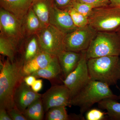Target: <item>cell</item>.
Masks as SVG:
<instances>
[{
  "mask_svg": "<svg viewBox=\"0 0 120 120\" xmlns=\"http://www.w3.org/2000/svg\"><path fill=\"white\" fill-rule=\"evenodd\" d=\"M23 64L22 58L12 61L7 58L4 62L0 60V108L8 111L15 107V90L25 77L22 72Z\"/></svg>",
  "mask_w": 120,
  "mask_h": 120,
  "instance_id": "6da1fadb",
  "label": "cell"
},
{
  "mask_svg": "<svg viewBox=\"0 0 120 120\" xmlns=\"http://www.w3.org/2000/svg\"><path fill=\"white\" fill-rule=\"evenodd\" d=\"M107 98L118 100V96L113 93L109 86L100 82L91 80L70 100L72 106L80 108L83 114L96 103Z\"/></svg>",
  "mask_w": 120,
  "mask_h": 120,
  "instance_id": "7a4b0ae2",
  "label": "cell"
},
{
  "mask_svg": "<svg viewBox=\"0 0 120 120\" xmlns=\"http://www.w3.org/2000/svg\"><path fill=\"white\" fill-rule=\"evenodd\" d=\"M87 64L91 80L109 86L116 85L120 79V56H109L90 58Z\"/></svg>",
  "mask_w": 120,
  "mask_h": 120,
  "instance_id": "3957f363",
  "label": "cell"
},
{
  "mask_svg": "<svg viewBox=\"0 0 120 120\" xmlns=\"http://www.w3.org/2000/svg\"><path fill=\"white\" fill-rule=\"evenodd\" d=\"M88 19L89 24L98 32H120V7L110 4L94 8Z\"/></svg>",
  "mask_w": 120,
  "mask_h": 120,
  "instance_id": "277c9868",
  "label": "cell"
},
{
  "mask_svg": "<svg viewBox=\"0 0 120 120\" xmlns=\"http://www.w3.org/2000/svg\"><path fill=\"white\" fill-rule=\"evenodd\" d=\"M87 59L109 56H120L118 33L98 32L86 50Z\"/></svg>",
  "mask_w": 120,
  "mask_h": 120,
  "instance_id": "5b68a950",
  "label": "cell"
},
{
  "mask_svg": "<svg viewBox=\"0 0 120 120\" xmlns=\"http://www.w3.org/2000/svg\"><path fill=\"white\" fill-rule=\"evenodd\" d=\"M41 50L57 56L64 51V39L65 34L49 24L43 27L36 34Z\"/></svg>",
  "mask_w": 120,
  "mask_h": 120,
  "instance_id": "8992f818",
  "label": "cell"
},
{
  "mask_svg": "<svg viewBox=\"0 0 120 120\" xmlns=\"http://www.w3.org/2000/svg\"><path fill=\"white\" fill-rule=\"evenodd\" d=\"M97 31L90 24L65 35L64 50L80 52L86 50Z\"/></svg>",
  "mask_w": 120,
  "mask_h": 120,
  "instance_id": "52a82bcc",
  "label": "cell"
},
{
  "mask_svg": "<svg viewBox=\"0 0 120 120\" xmlns=\"http://www.w3.org/2000/svg\"><path fill=\"white\" fill-rule=\"evenodd\" d=\"M86 52V50L81 52V59L77 67L62 80L63 84L70 91L71 99L91 80L88 71Z\"/></svg>",
  "mask_w": 120,
  "mask_h": 120,
  "instance_id": "ba28073f",
  "label": "cell"
},
{
  "mask_svg": "<svg viewBox=\"0 0 120 120\" xmlns=\"http://www.w3.org/2000/svg\"><path fill=\"white\" fill-rule=\"evenodd\" d=\"M0 34L11 40L18 48L24 34L22 21L15 15L0 8Z\"/></svg>",
  "mask_w": 120,
  "mask_h": 120,
  "instance_id": "9c48e42d",
  "label": "cell"
},
{
  "mask_svg": "<svg viewBox=\"0 0 120 120\" xmlns=\"http://www.w3.org/2000/svg\"><path fill=\"white\" fill-rule=\"evenodd\" d=\"M41 99L45 113L52 107L64 106L71 107L70 91L64 84H54L45 93Z\"/></svg>",
  "mask_w": 120,
  "mask_h": 120,
  "instance_id": "30bf717a",
  "label": "cell"
},
{
  "mask_svg": "<svg viewBox=\"0 0 120 120\" xmlns=\"http://www.w3.org/2000/svg\"><path fill=\"white\" fill-rule=\"evenodd\" d=\"M49 24L65 34L79 28L75 26L67 9L58 8L53 4L50 9Z\"/></svg>",
  "mask_w": 120,
  "mask_h": 120,
  "instance_id": "8fae6325",
  "label": "cell"
},
{
  "mask_svg": "<svg viewBox=\"0 0 120 120\" xmlns=\"http://www.w3.org/2000/svg\"><path fill=\"white\" fill-rule=\"evenodd\" d=\"M41 95L34 91L24 80L15 90L13 96L15 106L23 113L31 104L41 98Z\"/></svg>",
  "mask_w": 120,
  "mask_h": 120,
  "instance_id": "7c38bea8",
  "label": "cell"
},
{
  "mask_svg": "<svg viewBox=\"0 0 120 120\" xmlns=\"http://www.w3.org/2000/svg\"><path fill=\"white\" fill-rule=\"evenodd\" d=\"M34 0H0V8L22 20Z\"/></svg>",
  "mask_w": 120,
  "mask_h": 120,
  "instance_id": "4fadbf2b",
  "label": "cell"
},
{
  "mask_svg": "<svg viewBox=\"0 0 120 120\" xmlns=\"http://www.w3.org/2000/svg\"><path fill=\"white\" fill-rule=\"evenodd\" d=\"M81 56V52L66 50L63 51L57 56L64 79L76 68Z\"/></svg>",
  "mask_w": 120,
  "mask_h": 120,
  "instance_id": "5bb4252c",
  "label": "cell"
},
{
  "mask_svg": "<svg viewBox=\"0 0 120 120\" xmlns=\"http://www.w3.org/2000/svg\"><path fill=\"white\" fill-rule=\"evenodd\" d=\"M56 56L41 52L31 60L24 63L23 73L24 76L32 75L35 72L47 67Z\"/></svg>",
  "mask_w": 120,
  "mask_h": 120,
  "instance_id": "9a60e30c",
  "label": "cell"
},
{
  "mask_svg": "<svg viewBox=\"0 0 120 120\" xmlns=\"http://www.w3.org/2000/svg\"><path fill=\"white\" fill-rule=\"evenodd\" d=\"M31 75L37 79L42 78L49 80L52 83L61 79V76H63V75L57 57L55 56L47 67Z\"/></svg>",
  "mask_w": 120,
  "mask_h": 120,
  "instance_id": "2e32d148",
  "label": "cell"
},
{
  "mask_svg": "<svg viewBox=\"0 0 120 120\" xmlns=\"http://www.w3.org/2000/svg\"><path fill=\"white\" fill-rule=\"evenodd\" d=\"M53 5L52 0H34L31 8L40 20L43 27L50 24V9Z\"/></svg>",
  "mask_w": 120,
  "mask_h": 120,
  "instance_id": "e0dca14e",
  "label": "cell"
},
{
  "mask_svg": "<svg viewBox=\"0 0 120 120\" xmlns=\"http://www.w3.org/2000/svg\"><path fill=\"white\" fill-rule=\"evenodd\" d=\"M24 34L32 35L36 34L43 28L41 22L31 8L22 20Z\"/></svg>",
  "mask_w": 120,
  "mask_h": 120,
  "instance_id": "ac0fdd59",
  "label": "cell"
},
{
  "mask_svg": "<svg viewBox=\"0 0 120 120\" xmlns=\"http://www.w3.org/2000/svg\"><path fill=\"white\" fill-rule=\"evenodd\" d=\"M66 106H55L50 108L45 113V120H84L82 114L69 115Z\"/></svg>",
  "mask_w": 120,
  "mask_h": 120,
  "instance_id": "d6986e66",
  "label": "cell"
},
{
  "mask_svg": "<svg viewBox=\"0 0 120 120\" xmlns=\"http://www.w3.org/2000/svg\"><path fill=\"white\" fill-rule=\"evenodd\" d=\"M112 98L105 99L98 103L99 108L106 110V114L110 120H120V103Z\"/></svg>",
  "mask_w": 120,
  "mask_h": 120,
  "instance_id": "ffe728a7",
  "label": "cell"
},
{
  "mask_svg": "<svg viewBox=\"0 0 120 120\" xmlns=\"http://www.w3.org/2000/svg\"><path fill=\"white\" fill-rule=\"evenodd\" d=\"M41 52L37 35H33L26 43L21 58L24 63L34 58Z\"/></svg>",
  "mask_w": 120,
  "mask_h": 120,
  "instance_id": "44dd1931",
  "label": "cell"
},
{
  "mask_svg": "<svg viewBox=\"0 0 120 120\" xmlns=\"http://www.w3.org/2000/svg\"><path fill=\"white\" fill-rule=\"evenodd\" d=\"M45 113L41 98L31 104L23 112L27 120H43Z\"/></svg>",
  "mask_w": 120,
  "mask_h": 120,
  "instance_id": "7402d4cb",
  "label": "cell"
},
{
  "mask_svg": "<svg viewBox=\"0 0 120 120\" xmlns=\"http://www.w3.org/2000/svg\"><path fill=\"white\" fill-rule=\"evenodd\" d=\"M17 47L12 41L0 34V53L7 56L11 61L15 60L16 53L18 51Z\"/></svg>",
  "mask_w": 120,
  "mask_h": 120,
  "instance_id": "603a6c76",
  "label": "cell"
},
{
  "mask_svg": "<svg viewBox=\"0 0 120 120\" xmlns=\"http://www.w3.org/2000/svg\"><path fill=\"white\" fill-rule=\"evenodd\" d=\"M66 9L70 14L75 26L78 28L84 27L89 24L88 17L77 11L72 7Z\"/></svg>",
  "mask_w": 120,
  "mask_h": 120,
  "instance_id": "cb8c5ba5",
  "label": "cell"
},
{
  "mask_svg": "<svg viewBox=\"0 0 120 120\" xmlns=\"http://www.w3.org/2000/svg\"><path fill=\"white\" fill-rule=\"evenodd\" d=\"M72 7L77 11L88 18L95 8L91 5L76 1Z\"/></svg>",
  "mask_w": 120,
  "mask_h": 120,
  "instance_id": "d4e9b609",
  "label": "cell"
},
{
  "mask_svg": "<svg viewBox=\"0 0 120 120\" xmlns=\"http://www.w3.org/2000/svg\"><path fill=\"white\" fill-rule=\"evenodd\" d=\"M106 112L98 109H90L86 112V118L87 120H104L106 119Z\"/></svg>",
  "mask_w": 120,
  "mask_h": 120,
  "instance_id": "484cf974",
  "label": "cell"
},
{
  "mask_svg": "<svg viewBox=\"0 0 120 120\" xmlns=\"http://www.w3.org/2000/svg\"><path fill=\"white\" fill-rule=\"evenodd\" d=\"M76 1L88 4L95 8L103 7L111 4L110 0H76Z\"/></svg>",
  "mask_w": 120,
  "mask_h": 120,
  "instance_id": "4316f807",
  "label": "cell"
},
{
  "mask_svg": "<svg viewBox=\"0 0 120 120\" xmlns=\"http://www.w3.org/2000/svg\"><path fill=\"white\" fill-rule=\"evenodd\" d=\"M54 6L61 9H65L72 7L76 0H52Z\"/></svg>",
  "mask_w": 120,
  "mask_h": 120,
  "instance_id": "83f0119b",
  "label": "cell"
},
{
  "mask_svg": "<svg viewBox=\"0 0 120 120\" xmlns=\"http://www.w3.org/2000/svg\"><path fill=\"white\" fill-rule=\"evenodd\" d=\"M8 112L12 120H27L22 113L15 106Z\"/></svg>",
  "mask_w": 120,
  "mask_h": 120,
  "instance_id": "f1b7e54d",
  "label": "cell"
},
{
  "mask_svg": "<svg viewBox=\"0 0 120 120\" xmlns=\"http://www.w3.org/2000/svg\"><path fill=\"white\" fill-rule=\"evenodd\" d=\"M42 86L43 83L42 79H36L31 87L34 91L38 93L41 90Z\"/></svg>",
  "mask_w": 120,
  "mask_h": 120,
  "instance_id": "f546056e",
  "label": "cell"
},
{
  "mask_svg": "<svg viewBox=\"0 0 120 120\" xmlns=\"http://www.w3.org/2000/svg\"><path fill=\"white\" fill-rule=\"evenodd\" d=\"M0 120H12L5 109L0 108Z\"/></svg>",
  "mask_w": 120,
  "mask_h": 120,
  "instance_id": "4dcf8cb0",
  "label": "cell"
},
{
  "mask_svg": "<svg viewBox=\"0 0 120 120\" xmlns=\"http://www.w3.org/2000/svg\"><path fill=\"white\" fill-rule=\"evenodd\" d=\"M37 79L34 76L31 75H29L24 77V80L27 85L31 86L35 82Z\"/></svg>",
  "mask_w": 120,
  "mask_h": 120,
  "instance_id": "1f68e13d",
  "label": "cell"
},
{
  "mask_svg": "<svg viewBox=\"0 0 120 120\" xmlns=\"http://www.w3.org/2000/svg\"><path fill=\"white\" fill-rule=\"evenodd\" d=\"M113 4L120 7V0H111Z\"/></svg>",
  "mask_w": 120,
  "mask_h": 120,
  "instance_id": "d6a6232c",
  "label": "cell"
},
{
  "mask_svg": "<svg viewBox=\"0 0 120 120\" xmlns=\"http://www.w3.org/2000/svg\"><path fill=\"white\" fill-rule=\"evenodd\" d=\"M118 100H119V99H120V95H119V96H118Z\"/></svg>",
  "mask_w": 120,
  "mask_h": 120,
  "instance_id": "836d02e7",
  "label": "cell"
},
{
  "mask_svg": "<svg viewBox=\"0 0 120 120\" xmlns=\"http://www.w3.org/2000/svg\"><path fill=\"white\" fill-rule=\"evenodd\" d=\"M119 33V34H120V32H119V33Z\"/></svg>",
  "mask_w": 120,
  "mask_h": 120,
  "instance_id": "e575fe53",
  "label": "cell"
}]
</instances>
